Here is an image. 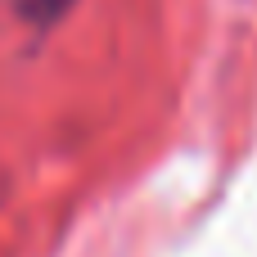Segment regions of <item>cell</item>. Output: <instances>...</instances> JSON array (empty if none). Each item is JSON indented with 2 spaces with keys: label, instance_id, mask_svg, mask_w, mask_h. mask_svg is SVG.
<instances>
[{
  "label": "cell",
  "instance_id": "6da1fadb",
  "mask_svg": "<svg viewBox=\"0 0 257 257\" xmlns=\"http://www.w3.org/2000/svg\"><path fill=\"white\" fill-rule=\"evenodd\" d=\"M68 5H72V0H18V9H23L27 23H54Z\"/></svg>",
  "mask_w": 257,
  "mask_h": 257
}]
</instances>
